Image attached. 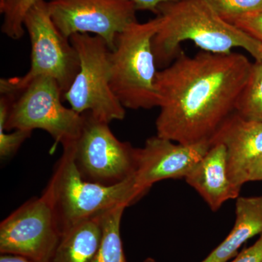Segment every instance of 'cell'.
I'll return each instance as SVG.
<instances>
[{
    "label": "cell",
    "instance_id": "ac0fdd59",
    "mask_svg": "<svg viewBox=\"0 0 262 262\" xmlns=\"http://www.w3.org/2000/svg\"><path fill=\"white\" fill-rule=\"evenodd\" d=\"M38 0H0V13L3 15L1 31L10 39L18 40L24 34V19Z\"/></svg>",
    "mask_w": 262,
    "mask_h": 262
},
{
    "label": "cell",
    "instance_id": "cb8c5ba5",
    "mask_svg": "<svg viewBox=\"0 0 262 262\" xmlns=\"http://www.w3.org/2000/svg\"><path fill=\"white\" fill-rule=\"evenodd\" d=\"M245 184L246 182L262 181V158L255 160L248 168L245 175Z\"/></svg>",
    "mask_w": 262,
    "mask_h": 262
},
{
    "label": "cell",
    "instance_id": "ba28073f",
    "mask_svg": "<svg viewBox=\"0 0 262 262\" xmlns=\"http://www.w3.org/2000/svg\"><path fill=\"white\" fill-rule=\"evenodd\" d=\"M83 126L74 143V158L82 178L103 185L124 182L135 171V148L119 140L107 122L84 113Z\"/></svg>",
    "mask_w": 262,
    "mask_h": 262
},
{
    "label": "cell",
    "instance_id": "52a82bcc",
    "mask_svg": "<svg viewBox=\"0 0 262 262\" xmlns=\"http://www.w3.org/2000/svg\"><path fill=\"white\" fill-rule=\"evenodd\" d=\"M70 39L78 53L80 67L63 99L77 113L89 112L107 123L123 120L126 111L112 89L111 51L104 39L90 34H75Z\"/></svg>",
    "mask_w": 262,
    "mask_h": 262
},
{
    "label": "cell",
    "instance_id": "484cf974",
    "mask_svg": "<svg viewBox=\"0 0 262 262\" xmlns=\"http://www.w3.org/2000/svg\"><path fill=\"white\" fill-rule=\"evenodd\" d=\"M256 61H258L261 62L262 63V48L261 50H260L259 53H258L257 58H256Z\"/></svg>",
    "mask_w": 262,
    "mask_h": 262
},
{
    "label": "cell",
    "instance_id": "44dd1931",
    "mask_svg": "<svg viewBox=\"0 0 262 262\" xmlns=\"http://www.w3.org/2000/svg\"><path fill=\"white\" fill-rule=\"evenodd\" d=\"M234 25L262 44V13L239 20Z\"/></svg>",
    "mask_w": 262,
    "mask_h": 262
},
{
    "label": "cell",
    "instance_id": "3957f363",
    "mask_svg": "<svg viewBox=\"0 0 262 262\" xmlns=\"http://www.w3.org/2000/svg\"><path fill=\"white\" fill-rule=\"evenodd\" d=\"M73 144L63 146V153L44 190L53 203L61 234L117 207L130 206L146 193L136 185L134 175L114 185L85 180L76 165Z\"/></svg>",
    "mask_w": 262,
    "mask_h": 262
},
{
    "label": "cell",
    "instance_id": "9c48e42d",
    "mask_svg": "<svg viewBox=\"0 0 262 262\" xmlns=\"http://www.w3.org/2000/svg\"><path fill=\"white\" fill-rule=\"evenodd\" d=\"M61 231L49 195L43 192L10 213L0 224V252L31 262H48Z\"/></svg>",
    "mask_w": 262,
    "mask_h": 262
},
{
    "label": "cell",
    "instance_id": "4316f807",
    "mask_svg": "<svg viewBox=\"0 0 262 262\" xmlns=\"http://www.w3.org/2000/svg\"><path fill=\"white\" fill-rule=\"evenodd\" d=\"M144 262H157L155 259L151 258H147Z\"/></svg>",
    "mask_w": 262,
    "mask_h": 262
},
{
    "label": "cell",
    "instance_id": "5b68a950",
    "mask_svg": "<svg viewBox=\"0 0 262 262\" xmlns=\"http://www.w3.org/2000/svg\"><path fill=\"white\" fill-rule=\"evenodd\" d=\"M11 104L0 99V118L7 130L36 129L46 131L56 144L62 146L73 144L83 126L84 117L62 103L63 93L58 82L50 77L34 79L27 86L9 95Z\"/></svg>",
    "mask_w": 262,
    "mask_h": 262
},
{
    "label": "cell",
    "instance_id": "277c9868",
    "mask_svg": "<svg viewBox=\"0 0 262 262\" xmlns=\"http://www.w3.org/2000/svg\"><path fill=\"white\" fill-rule=\"evenodd\" d=\"M160 17L130 24L117 34L110 53L111 87L122 106L130 110L158 107L156 61L152 39Z\"/></svg>",
    "mask_w": 262,
    "mask_h": 262
},
{
    "label": "cell",
    "instance_id": "ffe728a7",
    "mask_svg": "<svg viewBox=\"0 0 262 262\" xmlns=\"http://www.w3.org/2000/svg\"><path fill=\"white\" fill-rule=\"evenodd\" d=\"M32 131L14 130L11 134H6L4 125L0 123V156L8 158L18 151L22 144L32 136Z\"/></svg>",
    "mask_w": 262,
    "mask_h": 262
},
{
    "label": "cell",
    "instance_id": "5bb4252c",
    "mask_svg": "<svg viewBox=\"0 0 262 262\" xmlns=\"http://www.w3.org/2000/svg\"><path fill=\"white\" fill-rule=\"evenodd\" d=\"M235 222L225 241L201 262H227L248 239L262 234V196H238Z\"/></svg>",
    "mask_w": 262,
    "mask_h": 262
},
{
    "label": "cell",
    "instance_id": "8fae6325",
    "mask_svg": "<svg viewBox=\"0 0 262 262\" xmlns=\"http://www.w3.org/2000/svg\"><path fill=\"white\" fill-rule=\"evenodd\" d=\"M211 141L184 145L157 135L146 141L144 147L135 148L136 185L147 192L155 183L182 179L204 157Z\"/></svg>",
    "mask_w": 262,
    "mask_h": 262
},
{
    "label": "cell",
    "instance_id": "7402d4cb",
    "mask_svg": "<svg viewBox=\"0 0 262 262\" xmlns=\"http://www.w3.org/2000/svg\"><path fill=\"white\" fill-rule=\"evenodd\" d=\"M231 262H262V234L254 244L237 254Z\"/></svg>",
    "mask_w": 262,
    "mask_h": 262
},
{
    "label": "cell",
    "instance_id": "d6986e66",
    "mask_svg": "<svg viewBox=\"0 0 262 262\" xmlns=\"http://www.w3.org/2000/svg\"><path fill=\"white\" fill-rule=\"evenodd\" d=\"M222 18L234 24L262 13V0H203Z\"/></svg>",
    "mask_w": 262,
    "mask_h": 262
},
{
    "label": "cell",
    "instance_id": "9a60e30c",
    "mask_svg": "<svg viewBox=\"0 0 262 262\" xmlns=\"http://www.w3.org/2000/svg\"><path fill=\"white\" fill-rule=\"evenodd\" d=\"M101 215L62 232L48 262H93L101 238Z\"/></svg>",
    "mask_w": 262,
    "mask_h": 262
},
{
    "label": "cell",
    "instance_id": "6da1fadb",
    "mask_svg": "<svg viewBox=\"0 0 262 262\" xmlns=\"http://www.w3.org/2000/svg\"><path fill=\"white\" fill-rule=\"evenodd\" d=\"M251 67L241 53L181 51L157 73V135L184 145L211 141L234 113Z\"/></svg>",
    "mask_w": 262,
    "mask_h": 262
},
{
    "label": "cell",
    "instance_id": "4fadbf2b",
    "mask_svg": "<svg viewBox=\"0 0 262 262\" xmlns=\"http://www.w3.org/2000/svg\"><path fill=\"white\" fill-rule=\"evenodd\" d=\"M211 144L185 180L201 194L212 211H216L225 202L238 198L241 190L229 178L227 148L222 143Z\"/></svg>",
    "mask_w": 262,
    "mask_h": 262
},
{
    "label": "cell",
    "instance_id": "30bf717a",
    "mask_svg": "<svg viewBox=\"0 0 262 262\" xmlns=\"http://www.w3.org/2000/svg\"><path fill=\"white\" fill-rule=\"evenodd\" d=\"M48 5L53 23L64 37L94 34L112 51L117 34L137 21L130 0H51Z\"/></svg>",
    "mask_w": 262,
    "mask_h": 262
},
{
    "label": "cell",
    "instance_id": "603a6c76",
    "mask_svg": "<svg viewBox=\"0 0 262 262\" xmlns=\"http://www.w3.org/2000/svg\"><path fill=\"white\" fill-rule=\"evenodd\" d=\"M135 5L136 10L141 11H149L158 14V8L160 5L163 3H170V2L178 1V0H130Z\"/></svg>",
    "mask_w": 262,
    "mask_h": 262
},
{
    "label": "cell",
    "instance_id": "7c38bea8",
    "mask_svg": "<svg viewBox=\"0 0 262 262\" xmlns=\"http://www.w3.org/2000/svg\"><path fill=\"white\" fill-rule=\"evenodd\" d=\"M227 148L231 182L241 190L248 168L262 158V122L251 121L233 113L221 125L211 140Z\"/></svg>",
    "mask_w": 262,
    "mask_h": 262
},
{
    "label": "cell",
    "instance_id": "2e32d148",
    "mask_svg": "<svg viewBox=\"0 0 262 262\" xmlns=\"http://www.w3.org/2000/svg\"><path fill=\"white\" fill-rule=\"evenodd\" d=\"M126 206H118L101 215V238L93 262H127L124 253L120 225Z\"/></svg>",
    "mask_w": 262,
    "mask_h": 262
},
{
    "label": "cell",
    "instance_id": "d4e9b609",
    "mask_svg": "<svg viewBox=\"0 0 262 262\" xmlns=\"http://www.w3.org/2000/svg\"><path fill=\"white\" fill-rule=\"evenodd\" d=\"M0 262H31L27 258L15 255L2 254L0 256Z\"/></svg>",
    "mask_w": 262,
    "mask_h": 262
},
{
    "label": "cell",
    "instance_id": "8992f818",
    "mask_svg": "<svg viewBox=\"0 0 262 262\" xmlns=\"http://www.w3.org/2000/svg\"><path fill=\"white\" fill-rule=\"evenodd\" d=\"M24 28L31 42V67L22 77L1 79V95L16 94L39 77H50L58 82L63 94L70 89L80 70L78 53L53 23L48 2L38 0L24 19Z\"/></svg>",
    "mask_w": 262,
    "mask_h": 262
},
{
    "label": "cell",
    "instance_id": "e0dca14e",
    "mask_svg": "<svg viewBox=\"0 0 262 262\" xmlns=\"http://www.w3.org/2000/svg\"><path fill=\"white\" fill-rule=\"evenodd\" d=\"M234 113L251 121L262 122V63H252L246 85L239 94Z\"/></svg>",
    "mask_w": 262,
    "mask_h": 262
},
{
    "label": "cell",
    "instance_id": "7a4b0ae2",
    "mask_svg": "<svg viewBox=\"0 0 262 262\" xmlns=\"http://www.w3.org/2000/svg\"><path fill=\"white\" fill-rule=\"evenodd\" d=\"M160 24L152 39L157 67L170 64L184 41H192L203 51L225 54L235 48L247 51L256 59L262 44L234 24L220 17L203 0H178L158 8Z\"/></svg>",
    "mask_w": 262,
    "mask_h": 262
}]
</instances>
